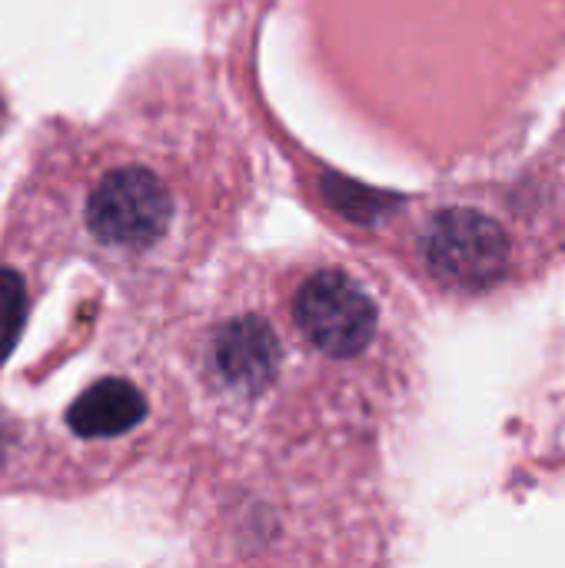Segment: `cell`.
Segmentation results:
<instances>
[{"instance_id":"5","label":"cell","mask_w":565,"mask_h":568,"mask_svg":"<svg viewBox=\"0 0 565 568\" xmlns=\"http://www.w3.org/2000/svg\"><path fill=\"white\" fill-rule=\"evenodd\" d=\"M27 286L13 270L0 266V363L13 353L27 323Z\"/></svg>"},{"instance_id":"1","label":"cell","mask_w":565,"mask_h":568,"mask_svg":"<svg viewBox=\"0 0 565 568\" xmlns=\"http://www.w3.org/2000/svg\"><path fill=\"white\" fill-rule=\"evenodd\" d=\"M80 220L90 250L120 263L153 260L183 230L180 180L140 156L113 160L87 183Z\"/></svg>"},{"instance_id":"2","label":"cell","mask_w":565,"mask_h":568,"mask_svg":"<svg viewBox=\"0 0 565 568\" xmlns=\"http://www.w3.org/2000/svg\"><path fill=\"white\" fill-rule=\"evenodd\" d=\"M283 306L293 326L330 363H350L363 356L380 329L376 300L356 276L340 266H316L296 273Z\"/></svg>"},{"instance_id":"3","label":"cell","mask_w":565,"mask_h":568,"mask_svg":"<svg viewBox=\"0 0 565 568\" xmlns=\"http://www.w3.org/2000/svg\"><path fill=\"white\" fill-rule=\"evenodd\" d=\"M509 256L506 233L476 210H446L426 233V260L440 280L460 286L493 283Z\"/></svg>"},{"instance_id":"4","label":"cell","mask_w":565,"mask_h":568,"mask_svg":"<svg viewBox=\"0 0 565 568\" xmlns=\"http://www.w3.org/2000/svg\"><path fill=\"white\" fill-rule=\"evenodd\" d=\"M147 416V399L130 379H100L67 409V426L80 439H117L133 433Z\"/></svg>"}]
</instances>
